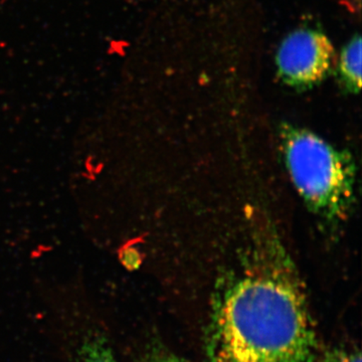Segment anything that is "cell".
Instances as JSON below:
<instances>
[{"instance_id": "obj_1", "label": "cell", "mask_w": 362, "mask_h": 362, "mask_svg": "<svg viewBox=\"0 0 362 362\" xmlns=\"http://www.w3.org/2000/svg\"><path fill=\"white\" fill-rule=\"evenodd\" d=\"M313 319L294 265L274 235L214 307L211 362H314Z\"/></svg>"}, {"instance_id": "obj_2", "label": "cell", "mask_w": 362, "mask_h": 362, "mask_svg": "<svg viewBox=\"0 0 362 362\" xmlns=\"http://www.w3.org/2000/svg\"><path fill=\"white\" fill-rule=\"evenodd\" d=\"M282 146L293 183L304 201L324 218H343L354 201L351 156L310 131L287 126Z\"/></svg>"}, {"instance_id": "obj_3", "label": "cell", "mask_w": 362, "mask_h": 362, "mask_svg": "<svg viewBox=\"0 0 362 362\" xmlns=\"http://www.w3.org/2000/svg\"><path fill=\"white\" fill-rule=\"evenodd\" d=\"M334 49L323 33L300 28L281 42L276 56L278 73L286 84L308 88L329 73Z\"/></svg>"}, {"instance_id": "obj_4", "label": "cell", "mask_w": 362, "mask_h": 362, "mask_svg": "<svg viewBox=\"0 0 362 362\" xmlns=\"http://www.w3.org/2000/svg\"><path fill=\"white\" fill-rule=\"evenodd\" d=\"M73 362H119L108 339L97 330H89L78 340Z\"/></svg>"}, {"instance_id": "obj_5", "label": "cell", "mask_w": 362, "mask_h": 362, "mask_svg": "<svg viewBox=\"0 0 362 362\" xmlns=\"http://www.w3.org/2000/svg\"><path fill=\"white\" fill-rule=\"evenodd\" d=\"M340 78L351 93L361 88V37L356 35L350 40L340 54L338 65Z\"/></svg>"}, {"instance_id": "obj_6", "label": "cell", "mask_w": 362, "mask_h": 362, "mask_svg": "<svg viewBox=\"0 0 362 362\" xmlns=\"http://www.w3.org/2000/svg\"><path fill=\"white\" fill-rule=\"evenodd\" d=\"M119 259L123 267H125L127 270H136L140 265L141 258H140L139 252L134 247L126 246L119 252Z\"/></svg>"}, {"instance_id": "obj_7", "label": "cell", "mask_w": 362, "mask_h": 362, "mask_svg": "<svg viewBox=\"0 0 362 362\" xmlns=\"http://www.w3.org/2000/svg\"><path fill=\"white\" fill-rule=\"evenodd\" d=\"M323 362H361V356L359 352L354 351H337L330 354Z\"/></svg>"}, {"instance_id": "obj_8", "label": "cell", "mask_w": 362, "mask_h": 362, "mask_svg": "<svg viewBox=\"0 0 362 362\" xmlns=\"http://www.w3.org/2000/svg\"><path fill=\"white\" fill-rule=\"evenodd\" d=\"M153 362H185L182 361H180V359L176 358H170V357H165V358L157 359V361Z\"/></svg>"}]
</instances>
